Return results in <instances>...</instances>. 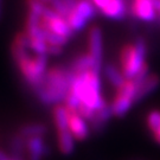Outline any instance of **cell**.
<instances>
[{
	"instance_id": "obj_12",
	"label": "cell",
	"mask_w": 160,
	"mask_h": 160,
	"mask_svg": "<svg viewBox=\"0 0 160 160\" xmlns=\"http://www.w3.org/2000/svg\"><path fill=\"white\" fill-rule=\"evenodd\" d=\"M160 86V77L157 74H151L145 80L138 84V92H137V103L142 101L143 98L148 96L149 94L155 92Z\"/></svg>"
},
{
	"instance_id": "obj_3",
	"label": "cell",
	"mask_w": 160,
	"mask_h": 160,
	"mask_svg": "<svg viewBox=\"0 0 160 160\" xmlns=\"http://www.w3.org/2000/svg\"><path fill=\"white\" fill-rule=\"evenodd\" d=\"M147 43L142 37H139L121 49L120 69L126 80H134L147 65Z\"/></svg>"
},
{
	"instance_id": "obj_19",
	"label": "cell",
	"mask_w": 160,
	"mask_h": 160,
	"mask_svg": "<svg viewBox=\"0 0 160 160\" xmlns=\"http://www.w3.org/2000/svg\"><path fill=\"white\" fill-rule=\"evenodd\" d=\"M4 0H0V20H1V18H2V11H4Z\"/></svg>"
},
{
	"instance_id": "obj_9",
	"label": "cell",
	"mask_w": 160,
	"mask_h": 160,
	"mask_svg": "<svg viewBox=\"0 0 160 160\" xmlns=\"http://www.w3.org/2000/svg\"><path fill=\"white\" fill-rule=\"evenodd\" d=\"M50 147L44 138L26 139V158L28 160H43L50 155Z\"/></svg>"
},
{
	"instance_id": "obj_17",
	"label": "cell",
	"mask_w": 160,
	"mask_h": 160,
	"mask_svg": "<svg viewBox=\"0 0 160 160\" xmlns=\"http://www.w3.org/2000/svg\"><path fill=\"white\" fill-rule=\"evenodd\" d=\"M63 52V46L58 45H49L48 44V55L49 56H58Z\"/></svg>"
},
{
	"instance_id": "obj_8",
	"label": "cell",
	"mask_w": 160,
	"mask_h": 160,
	"mask_svg": "<svg viewBox=\"0 0 160 160\" xmlns=\"http://www.w3.org/2000/svg\"><path fill=\"white\" fill-rule=\"evenodd\" d=\"M69 128L76 141H84L90 137L92 128L89 122L77 112L69 110Z\"/></svg>"
},
{
	"instance_id": "obj_2",
	"label": "cell",
	"mask_w": 160,
	"mask_h": 160,
	"mask_svg": "<svg viewBox=\"0 0 160 160\" xmlns=\"http://www.w3.org/2000/svg\"><path fill=\"white\" fill-rule=\"evenodd\" d=\"M70 92L78 97L81 104L92 109V112H97L108 103L102 95L100 72L94 70L75 75Z\"/></svg>"
},
{
	"instance_id": "obj_6",
	"label": "cell",
	"mask_w": 160,
	"mask_h": 160,
	"mask_svg": "<svg viewBox=\"0 0 160 160\" xmlns=\"http://www.w3.org/2000/svg\"><path fill=\"white\" fill-rule=\"evenodd\" d=\"M88 53L94 61V70L101 74L103 68V33L97 25L92 26L88 33Z\"/></svg>"
},
{
	"instance_id": "obj_15",
	"label": "cell",
	"mask_w": 160,
	"mask_h": 160,
	"mask_svg": "<svg viewBox=\"0 0 160 160\" xmlns=\"http://www.w3.org/2000/svg\"><path fill=\"white\" fill-rule=\"evenodd\" d=\"M102 72L104 78L107 80L109 84L114 87L115 89H118L119 87L123 84V82L126 81L125 76L122 74L121 69L113 63H106L102 68Z\"/></svg>"
},
{
	"instance_id": "obj_14",
	"label": "cell",
	"mask_w": 160,
	"mask_h": 160,
	"mask_svg": "<svg viewBox=\"0 0 160 160\" xmlns=\"http://www.w3.org/2000/svg\"><path fill=\"white\" fill-rule=\"evenodd\" d=\"M8 154L12 158L24 159L26 158V139L19 133L12 134L8 139Z\"/></svg>"
},
{
	"instance_id": "obj_4",
	"label": "cell",
	"mask_w": 160,
	"mask_h": 160,
	"mask_svg": "<svg viewBox=\"0 0 160 160\" xmlns=\"http://www.w3.org/2000/svg\"><path fill=\"white\" fill-rule=\"evenodd\" d=\"M138 84L134 80H126L123 84L116 89L114 98L110 103L113 114L116 118L126 116L132 107L137 103Z\"/></svg>"
},
{
	"instance_id": "obj_21",
	"label": "cell",
	"mask_w": 160,
	"mask_h": 160,
	"mask_svg": "<svg viewBox=\"0 0 160 160\" xmlns=\"http://www.w3.org/2000/svg\"><path fill=\"white\" fill-rule=\"evenodd\" d=\"M42 2H44V4H46V5H50V2H51V0H40Z\"/></svg>"
},
{
	"instance_id": "obj_5",
	"label": "cell",
	"mask_w": 160,
	"mask_h": 160,
	"mask_svg": "<svg viewBox=\"0 0 160 160\" xmlns=\"http://www.w3.org/2000/svg\"><path fill=\"white\" fill-rule=\"evenodd\" d=\"M96 13L97 10L92 0H78V2L69 14L68 22L76 33L86 29L89 23L96 17Z\"/></svg>"
},
{
	"instance_id": "obj_1",
	"label": "cell",
	"mask_w": 160,
	"mask_h": 160,
	"mask_svg": "<svg viewBox=\"0 0 160 160\" xmlns=\"http://www.w3.org/2000/svg\"><path fill=\"white\" fill-rule=\"evenodd\" d=\"M75 74L68 65H55L49 68L44 78L33 94L44 106H58L65 101L70 92Z\"/></svg>"
},
{
	"instance_id": "obj_20",
	"label": "cell",
	"mask_w": 160,
	"mask_h": 160,
	"mask_svg": "<svg viewBox=\"0 0 160 160\" xmlns=\"http://www.w3.org/2000/svg\"><path fill=\"white\" fill-rule=\"evenodd\" d=\"M4 160H25V159H17V158H12L11 155H10V157H7V158Z\"/></svg>"
},
{
	"instance_id": "obj_7",
	"label": "cell",
	"mask_w": 160,
	"mask_h": 160,
	"mask_svg": "<svg viewBox=\"0 0 160 160\" xmlns=\"http://www.w3.org/2000/svg\"><path fill=\"white\" fill-rule=\"evenodd\" d=\"M129 11L133 17L145 23H153L159 17L155 0H131Z\"/></svg>"
},
{
	"instance_id": "obj_18",
	"label": "cell",
	"mask_w": 160,
	"mask_h": 160,
	"mask_svg": "<svg viewBox=\"0 0 160 160\" xmlns=\"http://www.w3.org/2000/svg\"><path fill=\"white\" fill-rule=\"evenodd\" d=\"M152 135H153V138H154V140L157 141V142L160 145V126L155 129L153 133H152Z\"/></svg>"
},
{
	"instance_id": "obj_13",
	"label": "cell",
	"mask_w": 160,
	"mask_h": 160,
	"mask_svg": "<svg viewBox=\"0 0 160 160\" xmlns=\"http://www.w3.org/2000/svg\"><path fill=\"white\" fill-rule=\"evenodd\" d=\"M68 67L75 75L82 74V72H87V71L94 70V61H92V56L88 52L80 53V55L75 56L71 59V62L68 64Z\"/></svg>"
},
{
	"instance_id": "obj_11",
	"label": "cell",
	"mask_w": 160,
	"mask_h": 160,
	"mask_svg": "<svg viewBox=\"0 0 160 160\" xmlns=\"http://www.w3.org/2000/svg\"><path fill=\"white\" fill-rule=\"evenodd\" d=\"M112 116H114V114H113V110H112V107H110V103H107L101 109L95 112L94 118L89 122L92 132H94V133L102 132L107 127V123L112 119Z\"/></svg>"
},
{
	"instance_id": "obj_16",
	"label": "cell",
	"mask_w": 160,
	"mask_h": 160,
	"mask_svg": "<svg viewBox=\"0 0 160 160\" xmlns=\"http://www.w3.org/2000/svg\"><path fill=\"white\" fill-rule=\"evenodd\" d=\"M18 133L25 139L30 138H44L48 133V126L42 122H30L18 128Z\"/></svg>"
},
{
	"instance_id": "obj_10",
	"label": "cell",
	"mask_w": 160,
	"mask_h": 160,
	"mask_svg": "<svg viewBox=\"0 0 160 160\" xmlns=\"http://www.w3.org/2000/svg\"><path fill=\"white\" fill-rule=\"evenodd\" d=\"M57 135V146L59 152L64 155H69L74 152L75 149V138L70 132L69 126H63L56 128Z\"/></svg>"
}]
</instances>
